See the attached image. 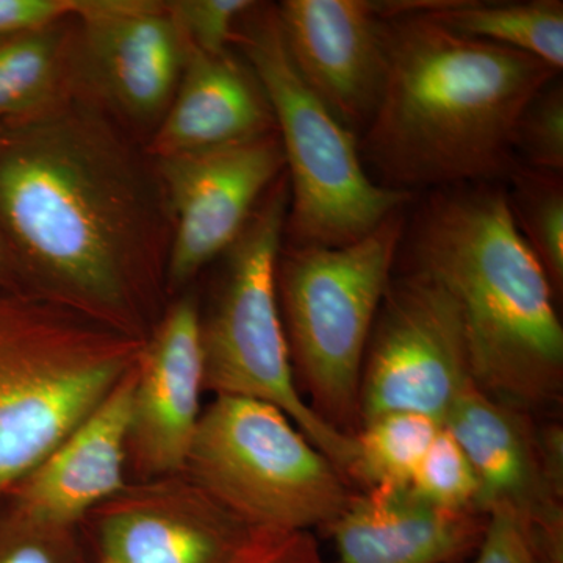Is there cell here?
I'll return each instance as SVG.
<instances>
[{"mask_svg":"<svg viewBox=\"0 0 563 563\" xmlns=\"http://www.w3.org/2000/svg\"><path fill=\"white\" fill-rule=\"evenodd\" d=\"M479 483L477 512L520 514L529 525L563 521L561 428L536 432L528 412L466 385L443 421Z\"/></svg>","mask_w":563,"mask_h":563,"instance_id":"5bb4252c","label":"cell"},{"mask_svg":"<svg viewBox=\"0 0 563 563\" xmlns=\"http://www.w3.org/2000/svg\"><path fill=\"white\" fill-rule=\"evenodd\" d=\"M288 206L285 172L265 192L239 239L218 258L217 291L209 309H201L203 390L277 407L352 483L357 461L354 435L313 412L292 372L276 288Z\"/></svg>","mask_w":563,"mask_h":563,"instance_id":"8992f818","label":"cell"},{"mask_svg":"<svg viewBox=\"0 0 563 563\" xmlns=\"http://www.w3.org/2000/svg\"><path fill=\"white\" fill-rule=\"evenodd\" d=\"M506 190L518 231L542 263L554 291L563 285V184L561 173L518 165Z\"/></svg>","mask_w":563,"mask_h":563,"instance_id":"7402d4cb","label":"cell"},{"mask_svg":"<svg viewBox=\"0 0 563 563\" xmlns=\"http://www.w3.org/2000/svg\"><path fill=\"white\" fill-rule=\"evenodd\" d=\"M406 225L409 273L431 280L461 322L473 383L529 412L558 402L563 328L550 277L496 181L432 191Z\"/></svg>","mask_w":563,"mask_h":563,"instance_id":"3957f363","label":"cell"},{"mask_svg":"<svg viewBox=\"0 0 563 563\" xmlns=\"http://www.w3.org/2000/svg\"><path fill=\"white\" fill-rule=\"evenodd\" d=\"M173 211L168 298L180 295L239 239L285 173L279 133L218 150L155 158Z\"/></svg>","mask_w":563,"mask_h":563,"instance_id":"8fae6325","label":"cell"},{"mask_svg":"<svg viewBox=\"0 0 563 563\" xmlns=\"http://www.w3.org/2000/svg\"><path fill=\"white\" fill-rule=\"evenodd\" d=\"M518 165L563 173V87L555 79L529 103L515 136Z\"/></svg>","mask_w":563,"mask_h":563,"instance_id":"d4e9b609","label":"cell"},{"mask_svg":"<svg viewBox=\"0 0 563 563\" xmlns=\"http://www.w3.org/2000/svg\"><path fill=\"white\" fill-rule=\"evenodd\" d=\"M453 303L420 274L391 279L374 321L361 380V424L383 413L426 415L443 424L472 384Z\"/></svg>","mask_w":563,"mask_h":563,"instance_id":"30bf717a","label":"cell"},{"mask_svg":"<svg viewBox=\"0 0 563 563\" xmlns=\"http://www.w3.org/2000/svg\"><path fill=\"white\" fill-rule=\"evenodd\" d=\"M443 424L426 415L390 412L362 422L355 432L352 483L372 488H407Z\"/></svg>","mask_w":563,"mask_h":563,"instance_id":"44dd1931","label":"cell"},{"mask_svg":"<svg viewBox=\"0 0 563 563\" xmlns=\"http://www.w3.org/2000/svg\"><path fill=\"white\" fill-rule=\"evenodd\" d=\"M488 517L453 512L407 488H372L352 496L324 531L340 563H463L483 542Z\"/></svg>","mask_w":563,"mask_h":563,"instance_id":"e0dca14e","label":"cell"},{"mask_svg":"<svg viewBox=\"0 0 563 563\" xmlns=\"http://www.w3.org/2000/svg\"><path fill=\"white\" fill-rule=\"evenodd\" d=\"M79 528L91 563H229L250 533L185 473L131 481Z\"/></svg>","mask_w":563,"mask_h":563,"instance_id":"7c38bea8","label":"cell"},{"mask_svg":"<svg viewBox=\"0 0 563 563\" xmlns=\"http://www.w3.org/2000/svg\"><path fill=\"white\" fill-rule=\"evenodd\" d=\"M277 132L261 81L233 52L207 55L190 44L176 96L147 143L154 158L218 150Z\"/></svg>","mask_w":563,"mask_h":563,"instance_id":"ac0fdd59","label":"cell"},{"mask_svg":"<svg viewBox=\"0 0 563 563\" xmlns=\"http://www.w3.org/2000/svg\"><path fill=\"white\" fill-rule=\"evenodd\" d=\"M229 563H325L310 531L250 529Z\"/></svg>","mask_w":563,"mask_h":563,"instance_id":"4316f807","label":"cell"},{"mask_svg":"<svg viewBox=\"0 0 563 563\" xmlns=\"http://www.w3.org/2000/svg\"><path fill=\"white\" fill-rule=\"evenodd\" d=\"M409 490L440 509L479 514L476 473L461 444L443 426L418 466Z\"/></svg>","mask_w":563,"mask_h":563,"instance_id":"cb8c5ba5","label":"cell"},{"mask_svg":"<svg viewBox=\"0 0 563 563\" xmlns=\"http://www.w3.org/2000/svg\"><path fill=\"white\" fill-rule=\"evenodd\" d=\"M0 563H91L80 528L41 520L0 493Z\"/></svg>","mask_w":563,"mask_h":563,"instance_id":"603a6c76","label":"cell"},{"mask_svg":"<svg viewBox=\"0 0 563 563\" xmlns=\"http://www.w3.org/2000/svg\"><path fill=\"white\" fill-rule=\"evenodd\" d=\"M74 16L0 41V121L46 106L69 87Z\"/></svg>","mask_w":563,"mask_h":563,"instance_id":"ffe728a7","label":"cell"},{"mask_svg":"<svg viewBox=\"0 0 563 563\" xmlns=\"http://www.w3.org/2000/svg\"><path fill=\"white\" fill-rule=\"evenodd\" d=\"M232 47L261 81L285 157L288 246H344L374 231L412 195L373 180L354 133L333 117L292 65L274 3L255 2Z\"/></svg>","mask_w":563,"mask_h":563,"instance_id":"5b68a950","label":"cell"},{"mask_svg":"<svg viewBox=\"0 0 563 563\" xmlns=\"http://www.w3.org/2000/svg\"><path fill=\"white\" fill-rule=\"evenodd\" d=\"M168 3L188 43L207 55L232 51L236 24L255 5L252 0H173Z\"/></svg>","mask_w":563,"mask_h":563,"instance_id":"484cf974","label":"cell"},{"mask_svg":"<svg viewBox=\"0 0 563 563\" xmlns=\"http://www.w3.org/2000/svg\"><path fill=\"white\" fill-rule=\"evenodd\" d=\"M529 563H563V521L550 525H529Z\"/></svg>","mask_w":563,"mask_h":563,"instance_id":"f546056e","label":"cell"},{"mask_svg":"<svg viewBox=\"0 0 563 563\" xmlns=\"http://www.w3.org/2000/svg\"><path fill=\"white\" fill-rule=\"evenodd\" d=\"M528 521L510 509H496L488 514L484 539L473 563H529Z\"/></svg>","mask_w":563,"mask_h":563,"instance_id":"83f0119b","label":"cell"},{"mask_svg":"<svg viewBox=\"0 0 563 563\" xmlns=\"http://www.w3.org/2000/svg\"><path fill=\"white\" fill-rule=\"evenodd\" d=\"M561 70L426 16L387 21V70L363 131V165L390 190L507 179L518 122Z\"/></svg>","mask_w":563,"mask_h":563,"instance_id":"7a4b0ae2","label":"cell"},{"mask_svg":"<svg viewBox=\"0 0 563 563\" xmlns=\"http://www.w3.org/2000/svg\"><path fill=\"white\" fill-rule=\"evenodd\" d=\"M0 285H16V287H21L2 236H0Z\"/></svg>","mask_w":563,"mask_h":563,"instance_id":"4dcf8cb0","label":"cell"},{"mask_svg":"<svg viewBox=\"0 0 563 563\" xmlns=\"http://www.w3.org/2000/svg\"><path fill=\"white\" fill-rule=\"evenodd\" d=\"M76 0H0V41L74 16Z\"/></svg>","mask_w":563,"mask_h":563,"instance_id":"f1b7e54d","label":"cell"},{"mask_svg":"<svg viewBox=\"0 0 563 563\" xmlns=\"http://www.w3.org/2000/svg\"><path fill=\"white\" fill-rule=\"evenodd\" d=\"M135 368L51 454L2 493L33 517L76 528L92 509L118 495L129 484Z\"/></svg>","mask_w":563,"mask_h":563,"instance_id":"2e32d148","label":"cell"},{"mask_svg":"<svg viewBox=\"0 0 563 563\" xmlns=\"http://www.w3.org/2000/svg\"><path fill=\"white\" fill-rule=\"evenodd\" d=\"M285 46L310 90L347 131H365L387 70V18L368 0H285Z\"/></svg>","mask_w":563,"mask_h":563,"instance_id":"9a60e30c","label":"cell"},{"mask_svg":"<svg viewBox=\"0 0 563 563\" xmlns=\"http://www.w3.org/2000/svg\"><path fill=\"white\" fill-rule=\"evenodd\" d=\"M426 16L466 38L509 47L540 58L554 69L563 68L562 0H453L446 9Z\"/></svg>","mask_w":563,"mask_h":563,"instance_id":"d6986e66","label":"cell"},{"mask_svg":"<svg viewBox=\"0 0 563 563\" xmlns=\"http://www.w3.org/2000/svg\"><path fill=\"white\" fill-rule=\"evenodd\" d=\"M184 473L250 529H325L355 495L287 415L233 396L202 410Z\"/></svg>","mask_w":563,"mask_h":563,"instance_id":"ba28073f","label":"cell"},{"mask_svg":"<svg viewBox=\"0 0 563 563\" xmlns=\"http://www.w3.org/2000/svg\"><path fill=\"white\" fill-rule=\"evenodd\" d=\"M406 207L344 246L282 247L277 299L309 406L347 435L361 428L363 361L401 251Z\"/></svg>","mask_w":563,"mask_h":563,"instance_id":"52a82bcc","label":"cell"},{"mask_svg":"<svg viewBox=\"0 0 563 563\" xmlns=\"http://www.w3.org/2000/svg\"><path fill=\"white\" fill-rule=\"evenodd\" d=\"M188 55L190 43L168 2L76 0L70 77L146 146Z\"/></svg>","mask_w":563,"mask_h":563,"instance_id":"9c48e42d","label":"cell"},{"mask_svg":"<svg viewBox=\"0 0 563 563\" xmlns=\"http://www.w3.org/2000/svg\"><path fill=\"white\" fill-rule=\"evenodd\" d=\"M201 303L192 291L168 302L135 368L128 472L135 481L184 473L202 415Z\"/></svg>","mask_w":563,"mask_h":563,"instance_id":"4fadbf2b","label":"cell"},{"mask_svg":"<svg viewBox=\"0 0 563 563\" xmlns=\"http://www.w3.org/2000/svg\"><path fill=\"white\" fill-rule=\"evenodd\" d=\"M147 336L0 285V493L35 468L139 362Z\"/></svg>","mask_w":563,"mask_h":563,"instance_id":"277c9868","label":"cell"},{"mask_svg":"<svg viewBox=\"0 0 563 563\" xmlns=\"http://www.w3.org/2000/svg\"><path fill=\"white\" fill-rule=\"evenodd\" d=\"M173 211L146 144L80 90L0 121V236L21 287L147 336Z\"/></svg>","mask_w":563,"mask_h":563,"instance_id":"6da1fadb","label":"cell"}]
</instances>
